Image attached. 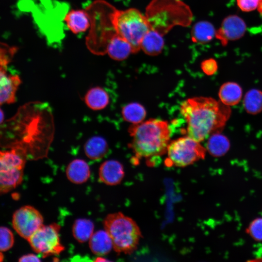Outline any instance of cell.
Listing matches in <instances>:
<instances>
[{"mask_svg": "<svg viewBox=\"0 0 262 262\" xmlns=\"http://www.w3.org/2000/svg\"><path fill=\"white\" fill-rule=\"evenodd\" d=\"M260 0H236L238 7L244 12H250L258 8Z\"/></svg>", "mask_w": 262, "mask_h": 262, "instance_id": "f1b7e54d", "label": "cell"}, {"mask_svg": "<svg viewBox=\"0 0 262 262\" xmlns=\"http://www.w3.org/2000/svg\"><path fill=\"white\" fill-rule=\"evenodd\" d=\"M243 105L246 112L256 115L262 111V92L253 89L248 91L244 98Z\"/></svg>", "mask_w": 262, "mask_h": 262, "instance_id": "484cf974", "label": "cell"}, {"mask_svg": "<svg viewBox=\"0 0 262 262\" xmlns=\"http://www.w3.org/2000/svg\"><path fill=\"white\" fill-rule=\"evenodd\" d=\"M60 226L56 223L42 225L27 240L33 250L43 258L58 255L65 247L61 244Z\"/></svg>", "mask_w": 262, "mask_h": 262, "instance_id": "52a82bcc", "label": "cell"}, {"mask_svg": "<svg viewBox=\"0 0 262 262\" xmlns=\"http://www.w3.org/2000/svg\"><path fill=\"white\" fill-rule=\"evenodd\" d=\"M89 246L92 253L98 256L108 254L113 248L112 240L105 230L94 232L89 240Z\"/></svg>", "mask_w": 262, "mask_h": 262, "instance_id": "4fadbf2b", "label": "cell"}, {"mask_svg": "<svg viewBox=\"0 0 262 262\" xmlns=\"http://www.w3.org/2000/svg\"><path fill=\"white\" fill-rule=\"evenodd\" d=\"M217 67V62L212 58L206 59L201 63V69L207 75L214 74L216 72Z\"/></svg>", "mask_w": 262, "mask_h": 262, "instance_id": "f546056e", "label": "cell"}, {"mask_svg": "<svg viewBox=\"0 0 262 262\" xmlns=\"http://www.w3.org/2000/svg\"><path fill=\"white\" fill-rule=\"evenodd\" d=\"M84 150L86 156L91 160L102 158L108 151L106 141L98 136H93L85 143Z\"/></svg>", "mask_w": 262, "mask_h": 262, "instance_id": "44dd1931", "label": "cell"}, {"mask_svg": "<svg viewBox=\"0 0 262 262\" xmlns=\"http://www.w3.org/2000/svg\"><path fill=\"white\" fill-rule=\"evenodd\" d=\"M229 107L211 97H196L183 101L180 111L187 123V135L200 142L218 132L229 117Z\"/></svg>", "mask_w": 262, "mask_h": 262, "instance_id": "6da1fadb", "label": "cell"}, {"mask_svg": "<svg viewBox=\"0 0 262 262\" xmlns=\"http://www.w3.org/2000/svg\"><path fill=\"white\" fill-rule=\"evenodd\" d=\"M67 28L77 34L85 32L90 26V20L87 13L82 10H72L64 17Z\"/></svg>", "mask_w": 262, "mask_h": 262, "instance_id": "9a60e30c", "label": "cell"}, {"mask_svg": "<svg viewBox=\"0 0 262 262\" xmlns=\"http://www.w3.org/2000/svg\"><path fill=\"white\" fill-rule=\"evenodd\" d=\"M21 83L17 75H8L5 67H0V104H10L16 101V94Z\"/></svg>", "mask_w": 262, "mask_h": 262, "instance_id": "30bf717a", "label": "cell"}, {"mask_svg": "<svg viewBox=\"0 0 262 262\" xmlns=\"http://www.w3.org/2000/svg\"><path fill=\"white\" fill-rule=\"evenodd\" d=\"M14 243V237L12 231L6 227L0 228V250L5 252L10 249Z\"/></svg>", "mask_w": 262, "mask_h": 262, "instance_id": "4316f807", "label": "cell"}, {"mask_svg": "<svg viewBox=\"0 0 262 262\" xmlns=\"http://www.w3.org/2000/svg\"><path fill=\"white\" fill-rule=\"evenodd\" d=\"M18 261L20 262H40V259L33 254H28L20 257Z\"/></svg>", "mask_w": 262, "mask_h": 262, "instance_id": "4dcf8cb0", "label": "cell"}, {"mask_svg": "<svg viewBox=\"0 0 262 262\" xmlns=\"http://www.w3.org/2000/svg\"><path fill=\"white\" fill-rule=\"evenodd\" d=\"M23 169L0 170V192L5 194L16 187L23 180Z\"/></svg>", "mask_w": 262, "mask_h": 262, "instance_id": "d6986e66", "label": "cell"}, {"mask_svg": "<svg viewBox=\"0 0 262 262\" xmlns=\"http://www.w3.org/2000/svg\"><path fill=\"white\" fill-rule=\"evenodd\" d=\"M0 114H1L0 115V117H1L0 122H1V123H2V120H3V115H4L3 114V112H2V110H0Z\"/></svg>", "mask_w": 262, "mask_h": 262, "instance_id": "e575fe53", "label": "cell"}, {"mask_svg": "<svg viewBox=\"0 0 262 262\" xmlns=\"http://www.w3.org/2000/svg\"><path fill=\"white\" fill-rule=\"evenodd\" d=\"M123 165L118 161L109 160L103 162L99 168V180L108 185L119 184L124 177Z\"/></svg>", "mask_w": 262, "mask_h": 262, "instance_id": "8fae6325", "label": "cell"}, {"mask_svg": "<svg viewBox=\"0 0 262 262\" xmlns=\"http://www.w3.org/2000/svg\"><path fill=\"white\" fill-rule=\"evenodd\" d=\"M95 262H106L109 261V260L104 259V258L101 257V256H98L96 258L94 261Z\"/></svg>", "mask_w": 262, "mask_h": 262, "instance_id": "d6a6232c", "label": "cell"}, {"mask_svg": "<svg viewBox=\"0 0 262 262\" xmlns=\"http://www.w3.org/2000/svg\"><path fill=\"white\" fill-rule=\"evenodd\" d=\"M106 53L114 60L122 61L133 53V49L126 39L116 34L107 43Z\"/></svg>", "mask_w": 262, "mask_h": 262, "instance_id": "7c38bea8", "label": "cell"}, {"mask_svg": "<svg viewBox=\"0 0 262 262\" xmlns=\"http://www.w3.org/2000/svg\"><path fill=\"white\" fill-rule=\"evenodd\" d=\"M43 220L42 214L36 209L25 205L14 212L12 221L13 227L17 234L28 240L43 225Z\"/></svg>", "mask_w": 262, "mask_h": 262, "instance_id": "ba28073f", "label": "cell"}, {"mask_svg": "<svg viewBox=\"0 0 262 262\" xmlns=\"http://www.w3.org/2000/svg\"><path fill=\"white\" fill-rule=\"evenodd\" d=\"M93 222L87 219H76L72 226V234L74 238L80 243H84L89 240L94 233Z\"/></svg>", "mask_w": 262, "mask_h": 262, "instance_id": "cb8c5ba5", "label": "cell"}, {"mask_svg": "<svg viewBox=\"0 0 262 262\" xmlns=\"http://www.w3.org/2000/svg\"><path fill=\"white\" fill-rule=\"evenodd\" d=\"M66 175L71 182L82 184L86 182L90 177V167L84 160L76 159L68 164L66 169Z\"/></svg>", "mask_w": 262, "mask_h": 262, "instance_id": "5bb4252c", "label": "cell"}, {"mask_svg": "<svg viewBox=\"0 0 262 262\" xmlns=\"http://www.w3.org/2000/svg\"><path fill=\"white\" fill-rule=\"evenodd\" d=\"M256 261H262V247L259 248L255 253Z\"/></svg>", "mask_w": 262, "mask_h": 262, "instance_id": "1f68e13d", "label": "cell"}, {"mask_svg": "<svg viewBox=\"0 0 262 262\" xmlns=\"http://www.w3.org/2000/svg\"><path fill=\"white\" fill-rule=\"evenodd\" d=\"M116 33L131 46L133 53L140 49L141 41L150 26L145 14L135 8L125 10L115 9L111 15Z\"/></svg>", "mask_w": 262, "mask_h": 262, "instance_id": "5b68a950", "label": "cell"}, {"mask_svg": "<svg viewBox=\"0 0 262 262\" xmlns=\"http://www.w3.org/2000/svg\"><path fill=\"white\" fill-rule=\"evenodd\" d=\"M246 25L239 16L230 15L224 18L219 29L216 32L215 36L223 45L229 41L238 40L245 34Z\"/></svg>", "mask_w": 262, "mask_h": 262, "instance_id": "9c48e42d", "label": "cell"}, {"mask_svg": "<svg viewBox=\"0 0 262 262\" xmlns=\"http://www.w3.org/2000/svg\"><path fill=\"white\" fill-rule=\"evenodd\" d=\"M218 96L220 101L228 106L238 104L242 97V90L240 86L234 82H227L220 87Z\"/></svg>", "mask_w": 262, "mask_h": 262, "instance_id": "ac0fdd59", "label": "cell"}, {"mask_svg": "<svg viewBox=\"0 0 262 262\" xmlns=\"http://www.w3.org/2000/svg\"><path fill=\"white\" fill-rule=\"evenodd\" d=\"M213 26L206 21L196 22L191 30V38L195 43L203 44L209 42L215 36Z\"/></svg>", "mask_w": 262, "mask_h": 262, "instance_id": "7402d4cb", "label": "cell"}, {"mask_svg": "<svg viewBox=\"0 0 262 262\" xmlns=\"http://www.w3.org/2000/svg\"><path fill=\"white\" fill-rule=\"evenodd\" d=\"M164 35L150 29L143 37L140 45L141 49L149 56L160 54L164 47Z\"/></svg>", "mask_w": 262, "mask_h": 262, "instance_id": "2e32d148", "label": "cell"}, {"mask_svg": "<svg viewBox=\"0 0 262 262\" xmlns=\"http://www.w3.org/2000/svg\"><path fill=\"white\" fill-rule=\"evenodd\" d=\"M246 232L255 240L262 241V218L254 219L249 225Z\"/></svg>", "mask_w": 262, "mask_h": 262, "instance_id": "83f0119b", "label": "cell"}, {"mask_svg": "<svg viewBox=\"0 0 262 262\" xmlns=\"http://www.w3.org/2000/svg\"><path fill=\"white\" fill-rule=\"evenodd\" d=\"M26 159L25 155L21 151L15 148L1 151L0 170L9 169H23Z\"/></svg>", "mask_w": 262, "mask_h": 262, "instance_id": "e0dca14e", "label": "cell"}, {"mask_svg": "<svg viewBox=\"0 0 262 262\" xmlns=\"http://www.w3.org/2000/svg\"><path fill=\"white\" fill-rule=\"evenodd\" d=\"M145 14L150 29L164 36L174 27H188L193 20L190 7L181 0H152Z\"/></svg>", "mask_w": 262, "mask_h": 262, "instance_id": "3957f363", "label": "cell"}, {"mask_svg": "<svg viewBox=\"0 0 262 262\" xmlns=\"http://www.w3.org/2000/svg\"><path fill=\"white\" fill-rule=\"evenodd\" d=\"M84 100L87 106L93 110H100L109 104V96L107 92L100 87L90 89L86 93Z\"/></svg>", "mask_w": 262, "mask_h": 262, "instance_id": "ffe728a7", "label": "cell"}, {"mask_svg": "<svg viewBox=\"0 0 262 262\" xmlns=\"http://www.w3.org/2000/svg\"><path fill=\"white\" fill-rule=\"evenodd\" d=\"M121 114L126 121L137 124L143 121L147 113L145 108L141 104L131 102L122 108Z\"/></svg>", "mask_w": 262, "mask_h": 262, "instance_id": "d4e9b609", "label": "cell"}, {"mask_svg": "<svg viewBox=\"0 0 262 262\" xmlns=\"http://www.w3.org/2000/svg\"><path fill=\"white\" fill-rule=\"evenodd\" d=\"M230 143L228 138L218 132L213 133L209 137L206 149L213 156L219 157L225 155L229 150Z\"/></svg>", "mask_w": 262, "mask_h": 262, "instance_id": "603a6c76", "label": "cell"}, {"mask_svg": "<svg viewBox=\"0 0 262 262\" xmlns=\"http://www.w3.org/2000/svg\"><path fill=\"white\" fill-rule=\"evenodd\" d=\"M103 225L117 254H130L136 250L142 234L139 226L131 218L121 212L110 213L105 218Z\"/></svg>", "mask_w": 262, "mask_h": 262, "instance_id": "277c9868", "label": "cell"}, {"mask_svg": "<svg viewBox=\"0 0 262 262\" xmlns=\"http://www.w3.org/2000/svg\"><path fill=\"white\" fill-rule=\"evenodd\" d=\"M131 137L129 147L136 158L160 156L167 152L170 142L171 130L167 122L150 119L129 129Z\"/></svg>", "mask_w": 262, "mask_h": 262, "instance_id": "7a4b0ae2", "label": "cell"}, {"mask_svg": "<svg viewBox=\"0 0 262 262\" xmlns=\"http://www.w3.org/2000/svg\"><path fill=\"white\" fill-rule=\"evenodd\" d=\"M206 149L200 142L186 136L170 141L165 164L168 166L185 167L204 158Z\"/></svg>", "mask_w": 262, "mask_h": 262, "instance_id": "8992f818", "label": "cell"}, {"mask_svg": "<svg viewBox=\"0 0 262 262\" xmlns=\"http://www.w3.org/2000/svg\"><path fill=\"white\" fill-rule=\"evenodd\" d=\"M257 9L260 14L262 16V0H260Z\"/></svg>", "mask_w": 262, "mask_h": 262, "instance_id": "836d02e7", "label": "cell"}]
</instances>
